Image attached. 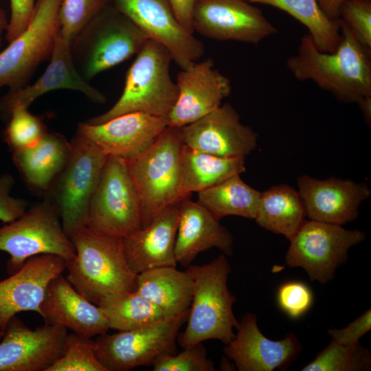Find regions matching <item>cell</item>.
I'll use <instances>...</instances> for the list:
<instances>
[{"label": "cell", "instance_id": "obj_1", "mask_svg": "<svg viewBox=\"0 0 371 371\" xmlns=\"http://www.w3.org/2000/svg\"><path fill=\"white\" fill-rule=\"evenodd\" d=\"M338 22L341 40L334 52L319 51L310 34H304L286 66L297 80H311L339 101L357 104L371 96V48L341 19Z\"/></svg>", "mask_w": 371, "mask_h": 371}, {"label": "cell", "instance_id": "obj_2", "mask_svg": "<svg viewBox=\"0 0 371 371\" xmlns=\"http://www.w3.org/2000/svg\"><path fill=\"white\" fill-rule=\"evenodd\" d=\"M70 239L76 255L66 262V278L85 298L98 305L106 295L136 290L138 274L127 264L122 238L85 227Z\"/></svg>", "mask_w": 371, "mask_h": 371}, {"label": "cell", "instance_id": "obj_3", "mask_svg": "<svg viewBox=\"0 0 371 371\" xmlns=\"http://www.w3.org/2000/svg\"><path fill=\"white\" fill-rule=\"evenodd\" d=\"M186 270L193 280V294L186 329L179 333L177 341L183 348L210 339L227 344L239 324L233 311L236 299L227 287L228 260L221 254L208 263L190 265Z\"/></svg>", "mask_w": 371, "mask_h": 371}, {"label": "cell", "instance_id": "obj_4", "mask_svg": "<svg viewBox=\"0 0 371 371\" xmlns=\"http://www.w3.org/2000/svg\"><path fill=\"white\" fill-rule=\"evenodd\" d=\"M172 56L162 44L148 39L129 67L123 92L107 111L85 122L100 124L129 113L168 117L179 91L170 73Z\"/></svg>", "mask_w": 371, "mask_h": 371}, {"label": "cell", "instance_id": "obj_5", "mask_svg": "<svg viewBox=\"0 0 371 371\" xmlns=\"http://www.w3.org/2000/svg\"><path fill=\"white\" fill-rule=\"evenodd\" d=\"M128 17L109 3L70 43L74 63L88 82L137 54L148 40Z\"/></svg>", "mask_w": 371, "mask_h": 371}, {"label": "cell", "instance_id": "obj_6", "mask_svg": "<svg viewBox=\"0 0 371 371\" xmlns=\"http://www.w3.org/2000/svg\"><path fill=\"white\" fill-rule=\"evenodd\" d=\"M179 127L168 126L141 157L126 161L140 201L142 228L165 208L183 199L181 194Z\"/></svg>", "mask_w": 371, "mask_h": 371}, {"label": "cell", "instance_id": "obj_7", "mask_svg": "<svg viewBox=\"0 0 371 371\" xmlns=\"http://www.w3.org/2000/svg\"><path fill=\"white\" fill-rule=\"evenodd\" d=\"M69 158L44 194L56 205L65 234L87 227L89 208L108 155L76 133Z\"/></svg>", "mask_w": 371, "mask_h": 371}, {"label": "cell", "instance_id": "obj_8", "mask_svg": "<svg viewBox=\"0 0 371 371\" xmlns=\"http://www.w3.org/2000/svg\"><path fill=\"white\" fill-rule=\"evenodd\" d=\"M0 251L10 255L8 270L12 274L36 255L54 254L66 262L76 255L56 205L45 196L20 217L0 227Z\"/></svg>", "mask_w": 371, "mask_h": 371}, {"label": "cell", "instance_id": "obj_9", "mask_svg": "<svg viewBox=\"0 0 371 371\" xmlns=\"http://www.w3.org/2000/svg\"><path fill=\"white\" fill-rule=\"evenodd\" d=\"M63 0H38L27 28L0 52V89H19L45 61L49 60L60 33Z\"/></svg>", "mask_w": 371, "mask_h": 371}, {"label": "cell", "instance_id": "obj_10", "mask_svg": "<svg viewBox=\"0 0 371 371\" xmlns=\"http://www.w3.org/2000/svg\"><path fill=\"white\" fill-rule=\"evenodd\" d=\"M87 227L121 238L142 228L140 201L124 159L108 155L90 203Z\"/></svg>", "mask_w": 371, "mask_h": 371}, {"label": "cell", "instance_id": "obj_11", "mask_svg": "<svg viewBox=\"0 0 371 371\" xmlns=\"http://www.w3.org/2000/svg\"><path fill=\"white\" fill-rule=\"evenodd\" d=\"M189 309L148 326L97 336V359L107 371H127L151 366L163 354L176 353L175 343Z\"/></svg>", "mask_w": 371, "mask_h": 371}, {"label": "cell", "instance_id": "obj_12", "mask_svg": "<svg viewBox=\"0 0 371 371\" xmlns=\"http://www.w3.org/2000/svg\"><path fill=\"white\" fill-rule=\"evenodd\" d=\"M365 239V233L359 229L306 220L289 240L285 261L289 267L303 268L311 281L324 284L346 262L350 248Z\"/></svg>", "mask_w": 371, "mask_h": 371}, {"label": "cell", "instance_id": "obj_13", "mask_svg": "<svg viewBox=\"0 0 371 371\" xmlns=\"http://www.w3.org/2000/svg\"><path fill=\"white\" fill-rule=\"evenodd\" d=\"M192 27L211 39L253 45L278 32L261 10L245 0H196Z\"/></svg>", "mask_w": 371, "mask_h": 371}, {"label": "cell", "instance_id": "obj_14", "mask_svg": "<svg viewBox=\"0 0 371 371\" xmlns=\"http://www.w3.org/2000/svg\"><path fill=\"white\" fill-rule=\"evenodd\" d=\"M148 37L164 46L184 69L203 56V43L186 32L177 19L169 0H108Z\"/></svg>", "mask_w": 371, "mask_h": 371}, {"label": "cell", "instance_id": "obj_15", "mask_svg": "<svg viewBox=\"0 0 371 371\" xmlns=\"http://www.w3.org/2000/svg\"><path fill=\"white\" fill-rule=\"evenodd\" d=\"M67 330L47 324L32 330L14 316L0 343V371H47L62 355Z\"/></svg>", "mask_w": 371, "mask_h": 371}, {"label": "cell", "instance_id": "obj_16", "mask_svg": "<svg viewBox=\"0 0 371 371\" xmlns=\"http://www.w3.org/2000/svg\"><path fill=\"white\" fill-rule=\"evenodd\" d=\"M168 126L167 117L129 113L100 124L80 122L76 133L107 155L133 161L144 155Z\"/></svg>", "mask_w": 371, "mask_h": 371}, {"label": "cell", "instance_id": "obj_17", "mask_svg": "<svg viewBox=\"0 0 371 371\" xmlns=\"http://www.w3.org/2000/svg\"><path fill=\"white\" fill-rule=\"evenodd\" d=\"M179 131L185 145L221 157L245 158L257 144L258 134L240 122L239 114L228 103Z\"/></svg>", "mask_w": 371, "mask_h": 371}, {"label": "cell", "instance_id": "obj_18", "mask_svg": "<svg viewBox=\"0 0 371 371\" xmlns=\"http://www.w3.org/2000/svg\"><path fill=\"white\" fill-rule=\"evenodd\" d=\"M176 83L178 98L168 117L172 127L189 124L216 109L232 91L230 80L214 67L211 58L181 69Z\"/></svg>", "mask_w": 371, "mask_h": 371}, {"label": "cell", "instance_id": "obj_19", "mask_svg": "<svg viewBox=\"0 0 371 371\" xmlns=\"http://www.w3.org/2000/svg\"><path fill=\"white\" fill-rule=\"evenodd\" d=\"M66 269V260L50 254L28 258L8 278L0 281V329L5 330L9 321L22 312L40 313L49 283Z\"/></svg>", "mask_w": 371, "mask_h": 371}, {"label": "cell", "instance_id": "obj_20", "mask_svg": "<svg viewBox=\"0 0 371 371\" xmlns=\"http://www.w3.org/2000/svg\"><path fill=\"white\" fill-rule=\"evenodd\" d=\"M297 183L308 220L340 225L355 220L359 205L371 195L367 184L350 179H317L303 175Z\"/></svg>", "mask_w": 371, "mask_h": 371}, {"label": "cell", "instance_id": "obj_21", "mask_svg": "<svg viewBox=\"0 0 371 371\" xmlns=\"http://www.w3.org/2000/svg\"><path fill=\"white\" fill-rule=\"evenodd\" d=\"M237 334L223 348L225 355L239 371H272L286 368L298 356L302 346L294 334L278 341L266 337L254 313H246Z\"/></svg>", "mask_w": 371, "mask_h": 371}, {"label": "cell", "instance_id": "obj_22", "mask_svg": "<svg viewBox=\"0 0 371 371\" xmlns=\"http://www.w3.org/2000/svg\"><path fill=\"white\" fill-rule=\"evenodd\" d=\"M58 89L77 91L97 104H103L106 100L105 95L80 74L72 59L70 42L60 33L43 74L34 83L19 89H8L0 98V115L3 118L15 105L28 108L40 96Z\"/></svg>", "mask_w": 371, "mask_h": 371}, {"label": "cell", "instance_id": "obj_23", "mask_svg": "<svg viewBox=\"0 0 371 371\" xmlns=\"http://www.w3.org/2000/svg\"><path fill=\"white\" fill-rule=\"evenodd\" d=\"M39 315L45 324L65 327L87 337H97L109 329L101 308L82 295L63 273L49 283Z\"/></svg>", "mask_w": 371, "mask_h": 371}, {"label": "cell", "instance_id": "obj_24", "mask_svg": "<svg viewBox=\"0 0 371 371\" xmlns=\"http://www.w3.org/2000/svg\"><path fill=\"white\" fill-rule=\"evenodd\" d=\"M180 201L162 210L146 227L122 238L125 258L133 273L177 266L175 247Z\"/></svg>", "mask_w": 371, "mask_h": 371}, {"label": "cell", "instance_id": "obj_25", "mask_svg": "<svg viewBox=\"0 0 371 371\" xmlns=\"http://www.w3.org/2000/svg\"><path fill=\"white\" fill-rule=\"evenodd\" d=\"M233 243L229 231L205 207L188 198L180 201L175 247L177 263L187 267L200 253L212 247L230 256L233 254Z\"/></svg>", "mask_w": 371, "mask_h": 371}, {"label": "cell", "instance_id": "obj_26", "mask_svg": "<svg viewBox=\"0 0 371 371\" xmlns=\"http://www.w3.org/2000/svg\"><path fill=\"white\" fill-rule=\"evenodd\" d=\"M71 143L62 134L47 131L36 144L12 151V161L32 190L43 194L49 190L65 166Z\"/></svg>", "mask_w": 371, "mask_h": 371}, {"label": "cell", "instance_id": "obj_27", "mask_svg": "<svg viewBox=\"0 0 371 371\" xmlns=\"http://www.w3.org/2000/svg\"><path fill=\"white\" fill-rule=\"evenodd\" d=\"M193 289L192 278L186 270L163 267L139 273L135 291L168 315H174L190 308Z\"/></svg>", "mask_w": 371, "mask_h": 371}, {"label": "cell", "instance_id": "obj_28", "mask_svg": "<svg viewBox=\"0 0 371 371\" xmlns=\"http://www.w3.org/2000/svg\"><path fill=\"white\" fill-rule=\"evenodd\" d=\"M306 218L298 191L289 185L280 184L261 192L254 220L261 227L290 240Z\"/></svg>", "mask_w": 371, "mask_h": 371}, {"label": "cell", "instance_id": "obj_29", "mask_svg": "<svg viewBox=\"0 0 371 371\" xmlns=\"http://www.w3.org/2000/svg\"><path fill=\"white\" fill-rule=\"evenodd\" d=\"M245 158H227L194 150L184 144L181 152V194L183 199L245 171Z\"/></svg>", "mask_w": 371, "mask_h": 371}, {"label": "cell", "instance_id": "obj_30", "mask_svg": "<svg viewBox=\"0 0 371 371\" xmlns=\"http://www.w3.org/2000/svg\"><path fill=\"white\" fill-rule=\"evenodd\" d=\"M260 194L236 174L199 191L198 202L218 221L231 215L254 219Z\"/></svg>", "mask_w": 371, "mask_h": 371}, {"label": "cell", "instance_id": "obj_31", "mask_svg": "<svg viewBox=\"0 0 371 371\" xmlns=\"http://www.w3.org/2000/svg\"><path fill=\"white\" fill-rule=\"evenodd\" d=\"M98 305L109 328L131 330L157 323L170 316L137 292H118L102 297Z\"/></svg>", "mask_w": 371, "mask_h": 371}, {"label": "cell", "instance_id": "obj_32", "mask_svg": "<svg viewBox=\"0 0 371 371\" xmlns=\"http://www.w3.org/2000/svg\"><path fill=\"white\" fill-rule=\"evenodd\" d=\"M282 10L299 21L308 30L315 45L321 52H333L341 40L338 20L328 18L316 0H245Z\"/></svg>", "mask_w": 371, "mask_h": 371}, {"label": "cell", "instance_id": "obj_33", "mask_svg": "<svg viewBox=\"0 0 371 371\" xmlns=\"http://www.w3.org/2000/svg\"><path fill=\"white\" fill-rule=\"evenodd\" d=\"M371 366L368 350L360 346L342 345L334 341L326 346L303 371H359Z\"/></svg>", "mask_w": 371, "mask_h": 371}, {"label": "cell", "instance_id": "obj_34", "mask_svg": "<svg viewBox=\"0 0 371 371\" xmlns=\"http://www.w3.org/2000/svg\"><path fill=\"white\" fill-rule=\"evenodd\" d=\"M3 119L6 122L4 138L12 151L34 145L48 131L39 117L21 105L12 106Z\"/></svg>", "mask_w": 371, "mask_h": 371}, {"label": "cell", "instance_id": "obj_35", "mask_svg": "<svg viewBox=\"0 0 371 371\" xmlns=\"http://www.w3.org/2000/svg\"><path fill=\"white\" fill-rule=\"evenodd\" d=\"M95 340L67 334L62 355L47 371H107L95 355Z\"/></svg>", "mask_w": 371, "mask_h": 371}, {"label": "cell", "instance_id": "obj_36", "mask_svg": "<svg viewBox=\"0 0 371 371\" xmlns=\"http://www.w3.org/2000/svg\"><path fill=\"white\" fill-rule=\"evenodd\" d=\"M108 0H63L60 10V34L70 43Z\"/></svg>", "mask_w": 371, "mask_h": 371}, {"label": "cell", "instance_id": "obj_37", "mask_svg": "<svg viewBox=\"0 0 371 371\" xmlns=\"http://www.w3.org/2000/svg\"><path fill=\"white\" fill-rule=\"evenodd\" d=\"M180 353L163 354L151 365L154 371H214L203 342L183 348Z\"/></svg>", "mask_w": 371, "mask_h": 371}, {"label": "cell", "instance_id": "obj_38", "mask_svg": "<svg viewBox=\"0 0 371 371\" xmlns=\"http://www.w3.org/2000/svg\"><path fill=\"white\" fill-rule=\"evenodd\" d=\"M277 301L280 308L290 317L296 319L304 315L311 307L313 294L305 283L286 282L279 287Z\"/></svg>", "mask_w": 371, "mask_h": 371}, {"label": "cell", "instance_id": "obj_39", "mask_svg": "<svg viewBox=\"0 0 371 371\" xmlns=\"http://www.w3.org/2000/svg\"><path fill=\"white\" fill-rule=\"evenodd\" d=\"M365 46L371 48V0H349L343 3L339 17Z\"/></svg>", "mask_w": 371, "mask_h": 371}, {"label": "cell", "instance_id": "obj_40", "mask_svg": "<svg viewBox=\"0 0 371 371\" xmlns=\"http://www.w3.org/2000/svg\"><path fill=\"white\" fill-rule=\"evenodd\" d=\"M14 185L15 179L10 174L0 175V221L5 223L20 217L29 206L27 200L11 195Z\"/></svg>", "mask_w": 371, "mask_h": 371}, {"label": "cell", "instance_id": "obj_41", "mask_svg": "<svg viewBox=\"0 0 371 371\" xmlns=\"http://www.w3.org/2000/svg\"><path fill=\"white\" fill-rule=\"evenodd\" d=\"M36 4L35 0H10L11 15L5 34L8 43L27 28L33 17Z\"/></svg>", "mask_w": 371, "mask_h": 371}, {"label": "cell", "instance_id": "obj_42", "mask_svg": "<svg viewBox=\"0 0 371 371\" xmlns=\"http://www.w3.org/2000/svg\"><path fill=\"white\" fill-rule=\"evenodd\" d=\"M371 330V309L366 311L346 327L329 329L328 333L332 340L342 345L359 344V339Z\"/></svg>", "mask_w": 371, "mask_h": 371}, {"label": "cell", "instance_id": "obj_43", "mask_svg": "<svg viewBox=\"0 0 371 371\" xmlns=\"http://www.w3.org/2000/svg\"><path fill=\"white\" fill-rule=\"evenodd\" d=\"M177 19L183 29L194 34L192 12L196 0H169Z\"/></svg>", "mask_w": 371, "mask_h": 371}, {"label": "cell", "instance_id": "obj_44", "mask_svg": "<svg viewBox=\"0 0 371 371\" xmlns=\"http://www.w3.org/2000/svg\"><path fill=\"white\" fill-rule=\"evenodd\" d=\"M322 12L331 20H338L343 3L349 0H316Z\"/></svg>", "mask_w": 371, "mask_h": 371}, {"label": "cell", "instance_id": "obj_45", "mask_svg": "<svg viewBox=\"0 0 371 371\" xmlns=\"http://www.w3.org/2000/svg\"><path fill=\"white\" fill-rule=\"evenodd\" d=\"M361 108L366 122L370 124L371 120V96L361 99L357 103Z\"/></svg>", "mask_w": 371, "mask_h": 371}, {"label": "cell", "instance_id": "obj_46", "mask_svg": "<svg viewBox=\"0 0 371 371\" xmlns=\"http://www.w3.org/2000/svg\"><path fill=\"white\" fill-rule=\"evenodd\" d=\"M9 24V20L7 19L5 11L0 6V50L2 45V36L4 32H6Z\"/></svg>", "mask_w": 371, "mask_h": 371}, {"label": "cell", "instance_id": "obj_47", "mask_svg": "<svg viewBox=\"0 0 371 371\" xmlns=\"http://www.w3.org/2000/svg\"><path fill=\"white\" fill-rule=\"evenodd\" d=\"M220 368L221 370H234L235 367L232 363L229 362V359L226 356L223 357L220 363Z\"/></svg>", "mask_w": 371, "mask_h": 371}, {"label": "cell", "instance_id": "obj_48", "mask_svg": "<svg viewBox=\"0 0 371 371\" xmlns=\"http://www.w3.org/2000/svg\"><path fill=\"white\" fill-rule=\"evenodd\" d=\"M4 335V331L0 329V339L3 337Z\"/></svg>", "mask_w": 371, "mask_h": 371}]
</instances>
